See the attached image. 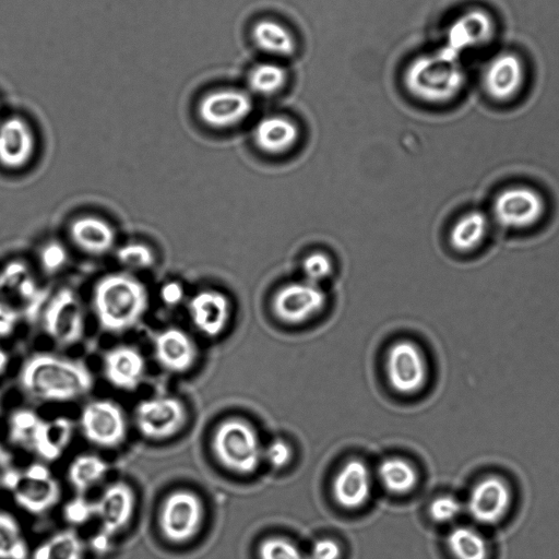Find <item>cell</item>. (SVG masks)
Listing matches in <instances>:
<instances>
[{"mask_svg":"<svg viewBox=\"0 0 559 559\" xmlns=\"http://www.w3.org/2000/svg\"><path fill=\"white\" fill-rule=\"evenodd\" d=\"M12 469V455L0 444V488H3L4 481Z\"/></svg>","mask_w":559,"mask_h":559,"instance_id":"45","label":"cell"},{"mask_svg":"<svg viewBox=\"0 0 559 559\" xmlns=\"http://www.w3.org/2000/svg\"><path fill=\"white\" fill-rule=\"evenodd\" d=\"M492 212L496 221L503 227L527 228L543 217L545 201L540 193L533 188L510 187L496 197Z\"/></svg>","mask_w":559,"mask_h":559,"instance_id":"11","label":"cell"},{"mask_svg":"<svg viewBox=\"0 0 559 559\" xmlns=\"http://www.w3.org/2000/svg\"><path fill=\"white\" fill-rule=\"evenodd\" d=\"M69 235L80 250L94 257L109 253L117 241L112 225L95 215H82L73 219L69 226Z\"/></svg>","mask_w":559,"mask_h":559,"instance_id":"21","label":"cell"},{"mask_svg":"<svg viewBox=\"0 0 559 559\" xmlns=\"http://www.w3.org/2000/svg\"><path fill=\"white\" fill-rule=\"evenodd\" d=\"M73 421L67 417L41 420L36 431L32 450L44 461L58 460L68 448L73 436Z\"/></svg>","mask_w":559,"mask_h":559,"instance_id":"24","label":"cell"},{"mask_svg":"<svg viewBox=\"0 0 559 559\" xmlns=\"http://www.w3.org/2000/svg\"><path fill=\"white\" fill-rule=\"evenodd\" d=\"M212 444L221 464L236 473H252L262 460L263 447L255 430L241 419L233 418L219 424Z\"/></svg>","mask_w":559,"mask_h":559,"instance_id":"4","label":"cell"},{"mask_svg":"<svg viewBox=\"0 0 559 559\" xmlns=\"http://www.w3.org/2000/svg\"><path fill=\"white\" fill-rule=\"evenodd\" d=\"M83 542L72 530L53 534L33 552V559H83Z\"/></svg>","mask_w":559,"mask_h":559,"instance_id":"30","label":"cell"},{"mask_svg":"<svg viewBox=\"0 0 559 559\" xmlns=\"http://www.w3.org/2000/svg\"><path fill=\"white\" fill-rule=\"evenodd\" d=\"M108 464L95 454H81L69 465L68 479L78 495L85 493L91 487L103 479Z\"/></svg>","mask_w":559,"mask_h":559,"instance_id":"29","label":"cell"},{"mask_svg":"<svg viewBox=\"0 0 559 559\" xmlns=\"http://www.w3.org/2000/svg\"><path fill=\"white\" fill-rule=\"evenodd\" d=\"M386 372L397 392L413 394L419 391L427 380V365L419 347L409 341L395 343L388 353Z\"/></svg>","mask_w":559,"mask_h":559,"instance_id":"13","label":"cell"},{"mask_svg":"<svg viewBox=\"0 0 559 559\" xmlns=\"http://www.w3.org/2000/svg\"><path fill=\"white\" fill-rule=\"evenodd\" d=\"M80 426L88 442L106 449L119 447L127 436L124 413L119 404L109 400L87 403L82 409Z\"/></svg>","mask_w":559,"mask_h":559,"instance_id":"9","label":"cell"},{"mask_svg":"<svg viewBox=\"0 0 559 559\" xmlns=\"http://www.w3.org/2000/svg\"><path fill=\"white\" fill-rule=\"evenodd\" d=\"M378 477L384 488L394 493L412 490L417 481L415 468L399 457L384 460L378 467Z\"/></svg>","mask_w":559,"mask_h":559,"instance_id":"31","label":"cell"},{"mask_svg":"<svg viewBox=\"0 0 559 559\" xmlns=\"http://www.w3.org/2000/svg\"><path fill=\"white\" fill-rule=\"evenodd\" d=\"M93 309L102 329L120 333L134 326L148 307L146 287L128 273H110L93 289Z\"/></svg>","mask_w":559,"mask_h":559,"instance_id":"2","label":"cell"},{"mask_svg":"<svg viewBox=\"0 0 559 559\" xmlns=\"http://www.w3.org/2000/svg\"><path fill=\"white\" fill-rule=\"evenodd\" d=\"M9 365L8 353L0 347V374H2Z\"/></svg>","mask_w":559,"mask_h":559,"instance_id":"46","label":"cell"},{"mask_svg":"<svg viewBox=\"0 0 559 559\" xmlns=\"http://www.w3.org/2000/svg\"><path fill=\"white\" fill-rule=\"evenodd\" d=\"M523 75V66L519 57L512 52H502L487 64L483 83L492 98L504 100L520 91Z\"/></svg>","mask_w":559,"mask_h":559,"instance_id":"22","label":"cell"},{"mask_svg":"<svg viewBox=\"0 0 559 559\" xmlns=\"http://www.w3.org/2000/svg\"><path fill=\"white\" fill-rule=\"evenodd\" d=\"M134 504L132 488L123 481H116L108 486L97 500L88 502L90 516L99 520L104 537H111L128 524Z\"/></svg>","mask_w":559,"mask_h":559,"instance_id":"15","label":"cell"},{"mask_svg":"<svg viewBox=\"0 0 559 559\" xmlns=\"http://www.w3.org/2000/svg\"><path fill=\"white\" fill-rule=\"evenodd\" d=\"M257 145L269 153H282L294 145L298 138L297 126L282 116L261 119L253 131Z\"/></svg>","mask_w":559,"mask_h":559,"instance_id":"25","label":"cell"},{"mask_svg":"<svg viewBox=\"0 0 559 559\" xmlns=\"http://www.w3.org/2000/svg\"><path fill=\"white\" fill-rule=\"evenodd\" d=\"M43 326L47 335L61 346H71L84 334V313L75 293L62 288L48 301L43 313Z\"/></svg>","mask_w":559,"mask_h":559,"instance_id":"7","label":"cell"},{"mask_svg":"<svg viewBox=\"0 0 559 559\" xmlns=\"http://www.w3.org/2000/svg\"><path fill=\"white\" fill-rule=\"evenodd\" d=\"M41 418L32 409L20 408L11 413L8 421L9 440L32 450Z\"/></svg>","mask_w":559,"mask_h":559,"instance_id":"35","label":"cell"},{"mask_svg":"<svg viewBox=\"0 0 559 559\" xmlns=\"http://www.w3.org/2000/svg\"><path fill=\"white\" fill-rule=\"evenodd\" d=\"M488 225V218L480 211L474 210L464 214L454 223L450 231L452 247L461 252L476 249L485 240Z\"/></svg>","mask_w":559,"mask_h":559,"instance_id":"27","label":"cell"},{"mask_svg":"<svg viewBox=\"0 0 559 559\" xmlns=\"http://www.w3.org/2000/svg\"><path fill=\"white\" fill-rule=\"evenodd\" d=\"M3 488L12 493L20 508L35 515L52 509L61 497L58 480L41 463H33L23 471L13 468Z\"/></svg>","mask_w":559,"mask_h":559,"instance_id":"5","label":"cell"},{"mask_svg":"<svg viewBox=\"0 0 559 559\" xmlns=\"http://www.w3.org/2000/svg\"><path fill=\"white\" fill-rule=\"evenodd\" d=\"M117 261L128 270H146L155 264L153 249L143 242H128L116 250Z\"/></svg>","mask_w":559,"mask_h":559,"instance_id":"36","label":"cell"},{"mask_svg":"<svg viewBox=\"0 0 559 559\" xmlns=\"http://www.w3.org/2000/svg\"><path fill=\"white\" fill-rule=\"evenodd\" d=\"M159 297L169 307L178 306L185 299V288L177 281L166 282L160 287Z\"/></svg>","mask_w":559,"mask_h":559,"instance_id":"44","label":"cell"},{"mask_svg":"<svg viewBox=\"0 0 559 559\" xmlns=\"http://www.w3.org/2000/svg\"><path fill=\"white\" fill-rule=\"evenodd\" d=\"M153 346L157 362L169 372H186L195 362V344L181 329L170 326L157 332Z\"/></svg>","mask_w":559,"mask_h":559,"instance_id":"18","label":"cell"},{"mask_svg":"<svg viewBox=\"0 0 559 559\" xmlns=\"http://www.w3.org/2000/svg\"><path fill=\"white\" fill-rule=\"evenodd\" d=\"M465 82L460 56L448 48L418 56L404 73L407 91L428 103H444L456 96Z\"/></svg>","mask_w":559,"mask_h":559,"instance_id":"3","label":"cell"},{"mask_svg":"<svg viewBox=\"0 0 559 559\" xmlns=\"http://www.w3.org/2000/svg\"><path fill=\"white\" fill-rule=\"evenodd\" d=\"M1 405H2V401H1V394H0V412H1Z\"/></svg>","mask_w":559,"mask_h":559,"instance_id":"47","label":"cell"},{"mask_svg":"<svg viewBox=\"0 0 559 559\" xmlns=\"http://www.w3.org/2000/svg\"><path fill=\"white\" fill-rule=\"evenodd\" d=\"M461 511V501L450 495L437 497L429 506L430 516L439 523L454 521L460 515Z\"/></svg>","mask_w":559,"mask_h":559,"instance_id":"39","label":"cell"},{"mask_svg":"<svg viewBox=\"0 0 559 559\" xmlns=\"http://www.w3.org/2000/svg\"><path fill=\"white\" fill-rule=\"evenodd\" d=\"M513 492L501 476L490 474L479 478L471 488L466 509L472 519L484 525L501 522L510 512Z\"/></svg>","mask_w":559,"mask_h":559,"instance_id":"10","label":"cell"},{"mask_svg":"<svg viewBox=\"0 0 559 559\" xmlns=\"http://www.w3.org/2000/svg\"><path fill=\"white\" fill-rule=\"evenodd\" d=\"M495 24L488 12L472 9L450 25L445 48L456 55L486 44L493 35Z\"/></svg>","mask_w":559,"mask_h":559,"instance_id":"20","label":"cell"},{"mask_svg":"<svg viewBox=\"0 0 559 559\" xmlns=\"http://www.w3.org/2000/svg\"><path fill=\"white\" fill-rule=\"evenodd\" d=\"M27 545L13 515L0 511V559H26Z\"/></svg>","mask_w":559,"mask_h":559,"instance_id":"34","label":"cell"},{"mask_svg":"<svg viewBox=\"0 0 559 559\" xmlns=\"http://www.w3.org/2000/svg\"><path fill=\"white\" fill-rule=\"evenodd\" d=\"M36 140L29 123L13 116L0 122V164L8 169L26 166L35 153Z\"/></svg>","mask_w":559,"mask_h":559,"instance_id":"16","label":"cell"},{"mask_svg":"<svg viewBox=\"0 0 559 559\" xmlns=\"http://www.w3.org/2000/svg\"><path fill=\"white\" fill-rule=\"evenodd\" d=\"M19 322V312L9 304L0 301V337L11 335Z\"/></svg>","mask_w":559,"mask_h":559,"instance_id":"43","label":"cell"},{"mask_svg":"<svg viewBox=\"0 0 559 559\" xmlns=\"http://www.w3.org/2000/svg\"><path fill=\"white\" fill-rule=\"evenodd\" d=\"M371 492V476L365 463L350 460L343 465L333 483V493L344 508L356 509L361 507Z\"/></svg>","mask_w":559,"mask_h":559,"instance_id":"23","label":"cell"},{"mask_svg":"<svg viewBox=\"0 0 559 559\" xmlns=\"http://www.w3.org/2000/svg\"><path fill=\"white\" fill-rule=\"evenodd\" d=\"M19 381L31 397L51 402L76 400L93 386V376L84 364L48 353L28 357Z\"/></svg>","mask_w":559,"mask_h":559,"instance_id":"1","label":"cell"},{"mask_svg":"<svg viewBox=\"0 0 559 559\" xmlns=\"http://www.w3.org/2000/svg\"><path fill=\"white\" fill-rule=\"evenodd\" d=\"M341 556L340 545L330 538H321L313 543L309 559H338Z\"/></svg>","mask_w":559,"mask_h":559,"instance_id":"42","label":"cell"},{"mask_svg":"<svg viewBox=\"0 0 559 559\" xmlns=\"http://www.w3.org/2000/svg\"><path fill=\"white\" fill-rule=\"evenodd\" d=\"M203 514V504L198 495L186 489L173 491L160 508V532L171 543H186L200 530Z\"/></svg>","mask_w":559,"mask_h":559,"instance_id":"6","label":"cell"},{"mask_svg":"<svg viewBox=\"0 0 559 559\" xmlns=\"http://www.w3.org/2000/svg\"><path fill=\"white\" fill-rule=\"evenodd\" d=\"M292 459V449L283 439H274L262 450V460L273 467H283Z\"/></svg>","mask_w":559,"mask_h":559,"instance_id":"41","label":"cell"},{"mask_svg":"<svg viewBox=\"0 0 559 559\" xmlns=\"http://www.w3.org/2000/svg\"><path fill=\"white\" fill-rule=\"evenodd\" d=\"M302 270L307 281L318 284L329 276L332 271V263L326 254L314 252L304 260Z\"/></svg>","mask_w":559,"mask_h":559,"instance_id":"40","label":"cell"},{"mask_svg":"<svg viewBox=\"0 0 559 559\" xmlns=\"http://www.w3.org/2000/svg\"><path fill=\"white\" fill-rule=\"evenodd\" d=\"M69 260L67 248L59 241L45 243L39 251V263L49 274L61 271Z\"/></svg>","mask_w":559,"mask_h":559,"instance_id":"38","label":"cell"},{"mask_svg":"<svg viewBox=\"0 0 559 559\" xmlns=\"http://www.w3.org/2000/svg\"><path fill=\"white\" fill-rule=\"evenodd\" d=\"M0 286L29 302L38 294V286L31 270L25 263L19 261L9 263L3 270Z\"/></svg>","mask_w":559,"mask_h":559,"instance_id":"33","label":"cell"},{"mask_svg":"<svg viewBox=\"0 0 559 559\" xmlns=\"http://www.w3.org/2000/svg\"><path fill=\"white\" fill-rule=\"evenodd\" d=\"M188 418L183 403L177 397L162 396L141 401L134 411L139 432L151 440H164L178 433Z\"/></svg>","mask_w":559,"mask_h":559,"instance_id":"8","label":"cell"},{"mask_svg":"<svg viewBox=\"0 0 559 559\" xmlns=\"http://www.w3.org/2000/svg\"><path fill=\"white\" fill-rule=\"evenodd\" d=\"M230 301L215 289H202L188 302V313L193 325L210 337L219 335L230 318Z\"/></svg>","mask_w":559,"mask_h":559,"instance_id":"17","label":"cell"},{"mask_svg":"<svg viewBox=\"0 0 559 559\" xmlns=\"http://www.w3.org/2000/svg\"><path fill=\"white\" fill-rule=\"evenodd\" d=\"M260 559H309L294 543L283 537H270L259 546Z\"/></svg>","mask_w":559,"mask_h":559,"instance_id":"37","label":"cell"},{"mask_svg":"<svg viewBox=\"0 0 559 559\" xmlns=\"http://www.w3.org/2000/svg\"><path fill=\"white\" fill-rule=\"evenodd\" d=\"M252 110V99L243 91L225 87L204 94L197 106L199 119L215 129H225L245 120Z\"/></svg>","mask_w":559,"mask_h":559,"instance_id":"12","label":"cell"},{"mask_svg":"<svg viewBox=\"0 0 559 559\" xmlns=\"http://www.w3.org/2000/svg\"><path fill=\"white\" fill-rule=\"evenodd\" d=\"M103 370L106 380L116 389L133 391L145 372V359L133 346L119 345L105 352Z\"/></svg>","mask_w":559,"mask_h":559,"instance_id":"19","label":"cell"},{"mask_svg":"<svg viewBox=\"0 0 559 559\" xmlns=\"http://www.w3.org/2000/svg\"><path fill=\"white\" fill-rule=\"evenodd\" d=\"M447 545L454 559H488L489 545L475 527H454L447 537Z\"/></svg>","mask_w":559,"mask_h":559,"instance_id":"28","label":"cell"},{"mask_svg":"<svg viewBox=\"0 0 559 559\" xmlns=\"http://www.w3.org/2000/svg\"><path fill=\"white\" fill-rule=\"evenodd\" d=\"M287 82L286 69L276 62H261L249 72L248 84L260 95H272L281 91Z\"/></svg>","mask_w":559,"mask_h":559,"instance_id":"32","label":"cell"},{"mask_svg":"<svg viewBox=\"0 0 559 559\" xmlns=\"http://www.w3.org/2000/svg\"><path fill=\"white\" fill-rule=\"evenodd\" d=\"M325 294L318 284L307 280L283 286L274 297L275 314L287 323H300L319 312Z\"/></svg>","mask_w":559,"mask_h":559,"instance_id":"14","label":"cell"},{"mask_svg":"<svg viewBox=\"0 0 559 559\" xmlns=\"http://www.w3.org/2000/svg\"><path fill=\"white\" fill-rule=\"evenodd\" d=\"M251 38L259 49L270 55L288 57L296 51V40L292 32L271 19L257 21L251 29Z\"/></svg>","mask_w":559,"mask_h":559,"instance_id":"26","label":"cell"}]
</instances>
